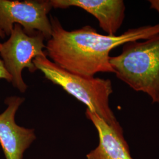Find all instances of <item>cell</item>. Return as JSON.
<instances>
[{
  "mask_svg": "<svg viewBox=\"0 0 159 159\" xmlns=\"http://www.w3.org/2000/svg\"><path fill=\"white\" fill-rule=\"evenodd\" d=\"M50 21L52 34L46 45L47 56L60 67L86 77H93L98 73L115 74L110 63V51L126 43L146 40L159 33V24L109 35L99 34L90 25L67 31L52 16Z\"/></svg>",
  "mask_w": 159,
  "mask_h": 159,
  "instance_id": "1",
  "label": "cell"
},
{
  "mask_svg": "<svg viewBox=\"0 0 159 159\" xmlns=\"http://www.w3.org/2000/svg\"><path fill=\"white\" fill-rule=\"evenodd\" d=\"M110 63L119 79L159 103V33L126 43L119 56L110 57Z\"/></svg>",
  "mask_w": 159,
  "mask_h": 159,
  "instance_id": "2",
  "label": "cell"
},
{
  "mask_svg": "<svg viewBox=\"0 0 159 159\" xmlns=\"http://www.w3.org/2000/svg\"><path fill=\"white\" fill-rule=\"evenodd\" d=\"M33 63L37 70H40L45 78L84 103L87 109L98 115L110 125H121L109 104V97L113 92L110 80L73 74L47 56L36 57Z\"/></svg>",
  "mask_w": 159,
  "mask_h": 159,
  "instance_id": "3",
  "label": "cell"
},
{
  "mask_svg": "<svg viewBox=\"0 0 159 159\" xmlns=\"http://www.w3.org/2000/svg\"><path fill=\"white\" fill-rule=\"evenodd\" d=\"M45 37L40 32L29 35L19 24H14L9 39L0 46V56L6 70L11 77L14 87L25 93L28 85L24 81L23 70L28 68L33 73L37 68L33 60L37 57L47 56L44 44Z\"/></svg>",
  "mask_w": 159,
  "mask_h": 159,
  "instance_id": "4",
  "label": "cell"
},
{
  "mask_svg": "<svg viewBox=\"0 0 159 159\" xmlns=\"http://www.w3.org/2000/svg\"><path fill=\"white\" fill-rule=\"evenodd\" d=\"M52 8L47 0H0V30L9 37L14 24H19L29 35L40 32L49 40L52 27L48 14Z\"/></svg>",
  "mask_w": 159,
  "mask_h": 159,
  "instance_id": "5",
  "label": "cell"
},
{
  "mask_svg": "<svg viewBox=\"0 0 159 159\" xmlns=\"http://www.w3.org/2000/svg\"><path fill=\"white\" fill-rule=\"evenodd\" d=\"M24 100L16 96L7 97V108L0 114V145L6 159H23L24 152L36 139L34 129L16 122V114Z\"/></svg>",
  "mask_w": 159,
  "mask_h": 159,
  "instance_id": "6",
  "label": "cell"
},
{
  "mask_svg": "<svg viewBox=\"0 0 159 159\" xmlns=\"http://www.w3.org/2000/svg\"><path fill=\"white\" fill-rule=\"evenodd\" d=\"M50 2L55 8H82L96 17L100 27L109 35H116L125 18L123 0H50Z\"/></svg>",
  "mask_w": 159,
  "mask_h": 159,
  "instance_id": "7",
  "label": "cell"
},
{
  "mask_svg": "<svg viewBox=\"0 0 159 159\" xmlns=\"http://www.w3.org/2000/svg\"><path fill=\"white\" fill-rule=\"evenodd\" d=\"M85 116L96 127L99 138L98 146L86 155L87 159H133L121 125H110L88 109Z\"/></svg>",
  "mask_w": 159,
  "mask_h": 159,
  "instance_id": "8",
  "label": "cell"
},
{
  "mask_svg": "<svg viewBox=\"0 0 159 159\" xmlns=\"http://www.w3.org/2000/svg\"><path fill=\"white\" fill-rule=\"evenodd\" d=\"M1 43H0V46H1ZM0 79L6 80L9 83H11V77L8 73V71L6 70L5 66L4 65V63L1 58H0Z\"/></svg>",
  "mask_w": 159,
  "mask_h": 159,
  "instance_id": "9",
  "label": "cell"
},
{
  "mask_svg": "<svg viewBox=\"0 0 159 159\" xmlns=\"http://www.w3.org/2000/svg\"><path fill=\"white\" fill-rule=\"evenodd\" d=\"M150 8L155 10L159 14V0H150Z\"/></svg>",
  "mask_w": 159,
  "mask_h": 159,
  "instance_id": "10",
  "label": "cell"
},
{
  "mask_svg": "<svg viewBox=\"0 0 159 159\" xmlns=\"http://www.w3.org/2000/svg\"><path fill=\"white\" fill-rule=\"evenodd\" d=\"M5 37H6V35H5V34H4L1 30H0V37L1 38H2V39H4L5 38Z\"/></svg>",
  "mask_w": 159,
  "mask_h": 159,
  "instance_id": "11",
  "label": "cell"
}]
</instances>
